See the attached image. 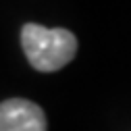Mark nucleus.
Returning <instances> with one entry per match:
<instances>
[{
	"instance_id": "2",
	"label": "nucleus",
	"mask_w": 131,
	"mask_h": 131,
	"mask_svg": "<svg viewBox=\"0 0 131 131\" xmlns=\"http://www.w3.org/2000/svg\"><path fill=\"white\" fill-rule=\"evenodd\" d=\"M0 131H46V114L36 102L10 98L0 102Z\"/></svg>"
},
{
	"instance_id": "1",
	"label": "nucleus",
	"mask_w": 131,
	"mask_h": 131,
	"mask_svg": "<svg viewBox=\"0 0 131 131\" xmlns=\"http://www.w3.org/2000/svg\"><path fill=\"white\" fill-rule=\"evenodd\" d=\"M21 46L36 71L52 73L69 64L77 54V38L69 29H48L38 23H27L21 29Z\"/></svg>"
}]
</instances>
